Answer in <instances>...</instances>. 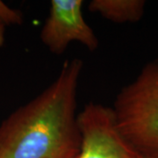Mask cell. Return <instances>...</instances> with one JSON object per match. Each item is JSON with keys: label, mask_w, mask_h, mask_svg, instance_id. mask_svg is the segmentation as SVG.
Masks as SVG:
<instances>
[{"label": "cell", "mask_w": 158, "mask_h": 158, "mask_svg": "<svg viewBox=\"0 0 158 158\" xmlns=\"http://www.w3.org/2000/svg\"><path fill=\"white\" fill-rule=\"evenodd\" d=\"M6 40V26L0 22V48L3 47Z\"/></svg>", "instance_id": "52a82bcc"}, {"label": "cell", "mask_w": 158, "mask_h": 158, "mask_svg": "<svg viewBox=\"0 0 158 158\" xmlns=\"http://www.w3.org/2000/svg\"><path fill=\"white\" fill-rule=\"evenodd\" d=\"M83 61L63 63L56 79L0 125V158H77V96Z\"/></svg>", "instance_id": "6da1fadb"}, {"label": "cell", "mask_w": 158, "mask_h": 158, "mask_svg": "<svg viewBox=\"0 0 158 158\" xmlns=\"http://www.w3.org/2000/svg\"><path fill=\"white\" fill-rule=\"evenodd\" d=\"M143 0H92L89 9L115 23L137 22L145 11Z\"/></svg>", "instance_id": "5b68a950"}, {"label": "cell", "mask_w": 158, "mask_h": 158, "mask_svg": "<svg viewBox=\"0 0 158 158\" xmlns=\"http://www.w3.org/2000/svg\"><path fill=\"white\" fill-rule=\"evenodd\" d=\"M0 22L6 27L10 25H21L23 22L22 13L0 1Z\"/></svg>", "instance_id": "8992f818"}, {"label": "cell", "mask_w": 158, "mask_h": 158, "mask_svg": "<svg viewBox=\"0 0 158 158\" xmlns=\"http://www.w3.org/2000/svg\"><path fill=\"white\" fill-rule=\"evenodd\" d=\"M81 147L77 158H141L118 132L113 109L90 103L77 114Z\"/></svg>", "instance_id": "3957f363"}, {"label": "cell", "mask_w": 158, "mask_h": 158, "mask_svg": "<svg viewBox=\"0 0 158 158\" xmlns=\"http://www.w3.org/2000/svg\"><path fill=\"white\" fill-rule=\"evenodd\" d=\"M82 0H52L40 40L51 53L62 55L71 42L96 50L98 40L83 15Z\"/></svg>", "instance_id": "277c9868"}, {"label": "cell", "mask_w": 158, "mask_h": 158, "mask_svg": "<svg viewBox=\"0 0 158 158\" xmlns=\"http://www.w3.org/2000/svg\"><path fill=\"white\" fill-rule=\"evenodd\" d=\"M112 109L130 147L141 158H158V62L148 64L120 90Z\"/></svg>", "instance_id": "7a4b0ae2"}]
</instances>
